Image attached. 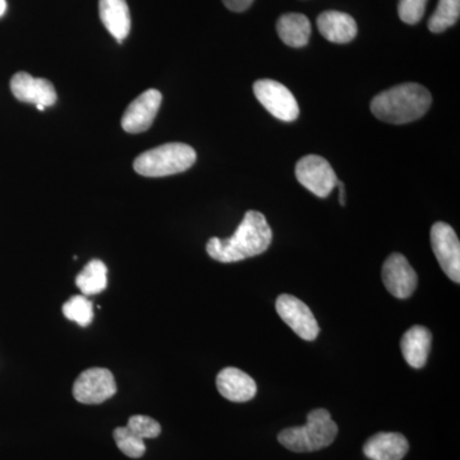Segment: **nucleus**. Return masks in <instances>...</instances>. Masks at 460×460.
Wrapping results in <instances>:
<instances>
[{
	"instance_id": "nucleus-23",
	"label": "nucleus",
	"mask_w": 460,
	"mask_h": 460,
	"mask_svg": "<svg viewBox=\"0 0 460 460\" xmlns=\"http://www.w3.org/2000/svg\"><path fill=\"white\" fill-rule=\"evenodd\" d=\"M132 434L137 436V438H155L162 432V426L157 420L151 419V417L141 416V414H137V416H132L131 419L128 420V423L126 426Z\"/></svg>"
},
{
	"instance_id": "nucleus-21",
	"label": "nucleus",
	"mask_w": 460,
	"mask_h": 460,
	"mask_svg": "<svg viewBox=\"0 0 460 460\" xmlns=\"http://www.w3.org/2000/svg\"><path fill=\"white\" fill-rule=\"evenodd\" d=\"M63 314L69 321L86 328L93 320V305L86 296H74L63 305Z\"/></svg>"
},
{
	"instance_id": "nucleus-27",
	"label": "nucleus",
	"mask_w": 460,
	"mask_h": 460,
	"mask_svg": "<svg viewBox=\"0 0 460 460\" xmlns=\"http://www.w3.org/2000/svg\"><path fill=\"white\" fill-rule=\"evenodd\" d=\"M5 9H7V3L5 0H0V17L5 13Z\"/></svg>"
},
{
	"instance_id": "nucleus-11",
	"label": "nucleus",
	"mask_w": 460,
	"mask_h": 460,
	"mask_svg": "<svg viewBox=\"0 0 460 460\" xmlns=\"http://www.w3.org/2000/svg\"><path fill=\"white\" fill-rule=\"evenodd\" d=\"M383 281L390 295L405 299L416 290L417 274L404 256L401 253H393L384 263Z\"/></svg>"
},
{
	"instance_id": "nucleus-9",
	"label": "nucleus",
	"mask_w": 460,
	"mask_h": 460,
	"mask_svg": "<svg viewBox=\"0 0 460 460\" xmlns=\"http://www.w3.org/2000/svg\"><path fill=\"white\" fill-rule=\"evenodd\" d=\"M117 393L113 374L108 368L93 367L84 371L74 385L75 401L83 404H100Z\"/></svg>"
},
{
	"instance_id": "nucleus-2",
	"label": "nucleus",
	"mask_w": 460,
	"mask_h": 460,
	"mask_svg": "<svg viewBox=\"0 0 460 460\" xmlns=\"http://www.w3.org/2000/svg\"><path fill=\"white\" fill-rule=\"evenodd\" d=\"M432 96L419 84H402L375 96L371 111L377 119L390 124L414 122L428 113Z\"/></svg>"
},
{
	"instance_id": "nucleus-3",
	"label": "nucleus",
	"mask_w": 460,
	"mask_h": 460,
	"mask_svg": "<svg viewBox=\"0 0 460 460\" xmlns=\"http://www.w3.org/2000/svg\"><path fill=\"white\" fill-rule=\"evenodd\" d=\"M338 435V426L328 411L319 408L310 411L307 423L298 428L283 429L278 440L295 453H311L328 447L334 443Z\"/></svg>"
},
{
	"instance_id": "nucleus-6",
	"label": "nucleus",
	"mask_w": 460,
	"mask_h": 460,
	"mask_svg": "<svg viewBox=\"0 0 460 460\" xmlns=\"http://www.w3.org/2000/svg\"><path fill=\"white\" fill-rule=\"evenodd\" d=\"M253 93L266 111L283 122H293L298 118V102L284 84L274 80H259L253 84Z\"/></svg>"
},
{
	"instance_id": "nucleus-19",
	"label": "nucleus",
	"mask_w": 460,
	"mask_h": 460,
	"mask_svg": "<svg viewBox=\"0 0 460 460\" xmlns=\"http://www.w3.org/2000/svg\"><path fill=\"white\" fill-rule=\"evenodd\" d=\"M108 269L100 260H91L75 278V284L84 296H95L107 289Z\"/></svg>"
},
{
	"instance_id": "nucleus-22",
	"label": "nucleus",
	"mask_w": 460,
	"mask_h": 460,
	"mask_svg": "<svg viewBox=\"0 0 460 460\" xmlns=\"http://www.w3.org/2000/svg\"><path fill=\"white\" fill-rule=\"evenodd\" d=\"M114 440L120 452L129 458H141L146 452V445L142 438L132 434L127 428H117L114 429Z\"/></svg>"
},
{
	"instance_id": "nucleus-4",
	"label": "nucleus",
	"mask_w": 460,
	"mask_h": 460,
	"mask_svg": "<svg viewBox=\"0 0 460 460\" xmlns=\"http://www.w3.org/2000/svg\"><path fill=\"white\" fill-rule=\"evenodd\" d=\"M195 148L181 142L162 145L142 153L133 168L144 177L159 178L186 172L196 163Z\"/></svg>"
},
{
	"instance_id": "nucleus-14",
	"label": "nucleus",
	"mask_w": 460,
	"mask_h": 460,
	"mask_svg": "<svg viewBox=\"0 0 460 460\" xmlns=\"http://www.w3.org/2000/svg\"><path fill=\"white\" fill-rule=\"evenodd\" d=\"M410 444L398 432H380L368 438L363 453L371 460H402L407 456Z\"/></svg>"
},
{
	"instance_id": "nucleus-28",
	"label": "nucleus",
	"mask_w": 460,
	"mask_h": 460,
	"mask_svg": "<svg viewBox=\"0 0 460 460\" xmlns=\"http://www.w3.org/2000/svg\"><path fill=\"white\" fill-rule=\"evenodd\" d=\"M39 109V111H44L45 107H42V105H38V107H36Z\"/></svg>"
},
{
	"instance_id": "nucleus-10",
	"label": "nucleus",
	"mask_w": 460,
	"mask_h": 460,
	"mask_svg": "<svg viewBox=\"0 0 460 460\" xmlns=\"http://www.w3.org/2000/svg\"><path fill=\"white\" fill-rule=\"evenodd\" d=\"M162 100V93L154 89L145 91L137 99L133 100L123 114L124 131L128 133L146 132L155 120Z\"/></svg>"
},
{
	"instance_id": "nucleus-8",
	"label": "nucleus",
	"mask_w": 460,
	"mask_h": 460,
	"mask_svg": "<svg viewBox=\"0 0 460 460\" xmlns=\"http://www.w3.org/2000/svg\"><path fill=\"white\" fill-rule=\"evenodd\" d=\"M431 246L441 269L454 283H460V243L458 235L447 223H436L431 228Z\"/></svg>"
},
{
	"instance_id": "nucleus-18",
	"label": "nucleus",
	"mask_w": 460,
	"mask_h": 460,
	"mask_svg": "<svg viewBox=\"0 0 460 460\" xmlns=\"http://www.w3.org/2000/svg\"><path fill=\"white\" fill-rule=\"evenodd\" d=\"M277 30L278 35L288 47L304 48L310 41L311 23L305 14H284L278 21Z\"/></svg>"
},
{
	"instance_id": "nucleus-5",
	"label": "nucleus",
	"mask_w": 460,
	"mask_h": 460,
	"mask_svg": "<svg viewBox=\"0 0 460 460\" xmlns=\"http://www.w3.org/2000/svg\"><path fill=\"white\" fill-rule=\"evenodd\" d=\"M296 177L305 189L321 199L328 198L339 181L328 160L319 155L302 157L296 163Z\"/></svg>"
},
{
	"instance_id": "nucleus-1",
	"label": "nucleus",
	"mask_w": 460,
	"mask_h": 460,
	"mask_svg": "<svg viewBox=\"0 0 460 460\" xmlns=\"http://www.w3.org/2000/svg\"><path fill=\"white\" fill-rule=\"evenodd\" d=\"M272 241V230L265 215L259 211H247L234 234L228 239L211 238L206 251L211 259L223 263L243 261L261 255Z\"/></svg>"
},
{
	"instance_id": "nucleus-16",
	"label": "nucleus",
	"mask_w": 460,
	"mask_h": 460,
	"mask_svg": "<svg viewBox=\"0 0 460 460\" xmlns=\"http://www.w3.org/2000/svg\"><path fill=\"white\" fill-rule=\"evenodd\" d=\"M319 31L326 40L347 44L356 38L357 23L352 16L338 11H326L317 18Z\"/></svg>"
},
{
	"instance_id": "nucleus-20",
	"label": "nucleus",
	"mask_w": 460,
	"mask_h": 460,
	"mask_svg": "<svg viewBox=\"0 0 460 460\" xmlns=\"http://www.w3.org/2000/svg\"><path fill=\"white\" fill-rule=\"evenodd\" d=\"M460 0H438V9L429 21V31L444 32L458 22Z\"/></svg>"
},
{
	"instance_id": "nucleus-24",
	"label": "nucleus",
	"mask_w": 460,
	"mask_h": 460,
	"mask_svg": "<svg viewBox=\"0 0 460 460\" xmlns=\"http://www.w3.org/2000/svg\"><path fill=\"white\" fill-rule=\"evenodd\" d=\"M428 0H401L398 5L399 17L408 25H416L425 14Z\"/></svg>"
},
{
	"instance_id": "nucleus-13",
	"label": "nucleus",
	"mask_w": 460,
	"mask_h": 460,
	"mask_svg": "<svg viewBox=\"0 0 460 460\" xmlns=\"http://www.w3.org/2000/svg\"><path fill=\"white\" fill-rule=\"evenodd\" d=\"M217 386L224 398L234 402L251 401L257 393L255 380L235 367H226L220 371L217 377Z\"/></svg>"
},
{
	"instance_id": "nucleus-15",
	"label": "nucleus",
	"mask_w": 460,
	"mask_h": 460,
	"mask_svg": "<svg viewBox=\"0 0 460 460\" xmlns=\"http://www.w3.org/2000/svg\"><path fill=\"white\" fill-rule=\"evenodd\" d=\"M100 20L115 40H126L131 31V13L126 0H99Z\"/></svg>"
},
{
	"instance_id": "nucleus-7",
	"label": "nucleus",
	"mask_w": 460,
	"mask_h": 460,
	"mask_svg": "<svg viewBox=\"0 0 460 460\" xmlns=\"http://www.w3.org/2000/svg\"><path fill=\"white\" fill-rule=\"evenodd\" d=\"M277 313L280 319L304 341H313L319 337L320 326L314 319L313 311L305 302L295 296L281 295L278 296Z\"/></svg>"
},
{
	"instance_id": "nucleus-17",
	"label": "nucleus",
	"mask_w": 460,
	"mask_h": 460,
	"mask_svg": "<svg viewBox=\"0 0 460 460\" xmlns=\"http://www.w3.org/2000/svg\"><path fill=\"white\" fill-rule=\"evenodd\" d=\"M432 334L425 326H411L401 341L402 354L405 362L413 368H422L428 362L431 350Z\"/></svg>"
},
{
	"instance_id": "nucleus-25",
	"label": "nucleus",
	"mask_w": 460,
	"mask_h": 460,
	"mask_svg": "<svg viewBox=\"0 0 460 460\" xmlns=\"http://www.w3.org/2000/svg\"><path fill=\"white\" fill-rule=\"evenodd\" d=\"M224 5L232 12H244L252 5L253 0H223Z\"/></svg>"
},
{
	"instance_id": "nucleus-26",
	"label": "nucleus",
	"mask_w": 460,
	"mask_h": 460,
	"mask_svg": "<svg viewBox=\"0 0 460 460\" xmlns=\"http://www.w3.org/2000/svg\"><path fill=\"white\" fill-rule=\"evenodd\" d=\"M337 186L339 187V190H341V192H339V199H341V205H345V190H344V184L343 181H338Z\"/></svg>"
},
{
	"instance_id": "nucleus-12",
	"label": "nucleus",
	"mask_w": 460,
	"mask_h": 460,
	"mask_svg": "<svg viewBox=\"0 0 460 460\" xmlns=\"http://www.w3.org/2000/svg\"><path fill=\"white\" fill-rule=\"evenodd\" d=\"M11 90L14 98L22 102L51 107L57 102V91L47 78H35L26 72H18L11 80Z\"/></svg>"
}]
</instances>
